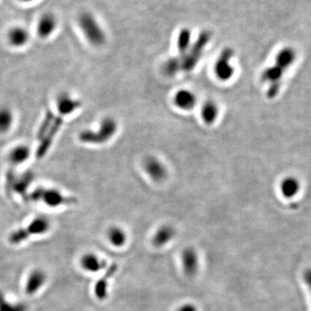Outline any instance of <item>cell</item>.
Wrapping results in <instances>:
<instances>
[{
    "label": "cell",
    "instance_id": "obj_1",
    "mask_svg": "<svg viewBox=\"0 0 311 311\" xmlns=\"http://www.w3.org/2000/svg\"><path fill=\"white\" fill-rule=\"evenodd\" d=\"M211 37H212L211 32L208 30L202 31L199 35L197 39L195 40L194 44L190 45L188 51L182 57H177L180 60L181 71L190 72L195 70Z\"/></svg>",
    "mask_w": 311,
    "mask_h": 311
},
{
    "label": "cell",
    "instance_id": "obj_2",
    "mask_svg": "<svg viewBox=\"0 0 311 311\" xmlns=\"http://www.w3.org/2000/svg\"><path fill=\"white\" fill-rule=\"evenodd\" d=\"M117 130L118 124L116 120L111 117H106L101 121L97 131L85 130L79 133V140L86 144L100 145L112 139L117 133Z\"/></svg>",
    "mask_w": 311,
    "mask_h": 311
},
{
    "label": "cell",
    "instance_id": "obj_3",
    "mask_svg": "<svg viewBox=\"0 0 311 311\" xmlns=\"http://www.w3.org/2000/svg\"><path fill=\"white\" fill-rule=\"evenodd\" d=\"M27 199L31 202H43L50 208L72 205L77 203V199L65 196L57 189H45L43 187L37 188L30 195H27Z\"/></svg>",
    "mask_w": 311,
    "mask_h": 311
},
{
    "label": "cell",
    "instance_id": "obj_4",
    "mask_svg": "<svg viewBox=\"0 0 311 311\" xmlns=\"http://www.w3.org/2000/svg\"><path fill=\"white\" fill-rule=\"evenodd\" d=\"M50 228V222L46 217L40 216L34 219L29 225L14 231L9 236V241L12 245H19L30 238L31 236H37L46 233Z\"/></svg>",
    "mask_w": 311,
    "mask_h": 311
},
{
    "label": "cell",
    "instance_id": "obj_5",
    "mask_svg": "<svg viewBox=\"0 0 311 311\" xmlns=\"http://www.w3.org/2000/svg\"><path fill=\"white\" fill-rule=\"evenodd\" d=\"M79 24L91 44L94 46H101L106 42L105 33L92 14L83 12L79 17Z\"/></svg>",
    "mask_w": 311,
    "mask_h": 311
},
{
    "label": "cell",
    "instance_id": "obj_6",
    "mask_svg": "<svg viewBox=\"0 0 311 311\" xmlns=\"http://www.w3.org/2000/svg\"><path fill=\"white\" fill-rule=\"evenodd\" d=\"M233 57V50L231 48H226L222 50L215 65L216 77L222 81H228L234 75V69L231 64Z\"/></svg>",
    "mask_w": 311,
    "mask_h": 311
},
{
    "label": "cell",
    "instance_id": "obj_7",
    "mask_svg": "<svg viewBox=\"0 0 311 311\" xmlns=\"http://www.w3.org/2000/svg\"><path fill=\"white\" fill-rule=\"evenodd\" d=\"M144 169L154 182H162L167 176V169L157 157L150 156L144 160Z\"/></svg>",
    "mask_w": 311,
    "mask_h": 311
},
{
    "label": "cell",
    "instance_id": "obj_8",
    "mask_svg": "<svg viewBox=\"0 0 311 311\" xmlns=\"http://www.w3.org/2000/svg\"><path fill=\"white\" fill-rule=\"evenodd\" d=\"M182 264L183 271L188 276H195L198 272L199 258L195 249L186 248L182 253Z\"/></svg>",
    "mask_w": 311,
    "mask_h": 311
},
{
    "label": "cell",
    "instance_id": "obj_9",
    "mask_svg": "<svg viewBox=\"0 0 311 311\" xmlns=\"http://www.w3.org/2000/svg\"><path fill=\"white\" fill-rule=\"evenodd\" d=\"M47 280V275L45 272L37 269L30 272L27 278L25 284V292L26 294L32 296L36 294L40 289L43 287Z\"/></svg>",
    "mask_w": 311,
    "mask_h": 311
},
{
    "label": "cell",
    "instance_id": "obj_10",
    "mask_svg": "<svg viewBox=\"0 0 311 311\" xmlns=\"http://www.w3.org/2000/svg\"><path fill=\"white\" fill-rule=\"evenodd\" d=\"M174 102L179 109L189 111L196 106L197 98L195 93L189 90H179L174 97Z\"/></svg>",
    "mask_w": 311,
    "mask_h": 311
},
{
    "label": "cell",
    "instance_id": "obj_11",
    "mask_svg": "<svg viewBox=\"0 0 311 311\" xmlns=\"http://www.w3.org/2000/svg\"><path fill=\"white\" fill-rule=\"evenodd\" d=\"M118 270L116 264H112L109 268L106 270L102 278L99 279L94 286V294L99 300L106 299L108 292V280L115 274Z\"/></svg>",
    "mask_w": 311,
    "mask_h": 311
},
{
    "label": "cell",
    "instance_id": "obj_12",
    "mask_svg": "<svg viewBox=\"0 0 311 311\" xmlns=\"http://www.w3.org/2000/svg\"><path fill=\"white\" fill-rule=\"evenodd\" d=\"M57 109L62 115H68L73 113L80 106V102L70 96V94L63 93L57 97Z\"/></svg>",
    "mask_w": 311,
    "mask_h": 311
},
{
    "label": "cell",
    "instance_id": "obj_13",
    "mask_svg": "<svg viewBox=\"0 0 311 311\" xmlns=\"http://www.w3.org/2000/svg\"><path fill=\"white\" fill-rule=\"evenodd\" d=\"M80 265L86 272H98L106 268V262L99 258L96 254L86 253L83 255L80 259Z\"/></svg>",
    "mask_w": 311,
    "mask_h": 311
},
{
    "label": "cell",
    "instance_id": "obj_14",
    "mask_svg": "<svg viewBox=\"0 0 311 311\" xmlns=\"http://www.w3.org/2000/svg\"><path fill=\"white\" fill-rule=\"evenodd\" d=\"M279 189L285 198H292L300 191L301 184L299 180L294 176H286L280 182Z\"/></svg>",
    "mask_w": 311,
    "mask_h": 311
},
{
    "label": "cell",
    "instance_id": "obj_15",
    "mask_svg": "<svg viewBox=\"0 0 311 311\" xmlns=\"http://www.w3.org/2000/svg\"><path fill=\"white\" fill-rule=\"evenodd\" d=\"M175 231L173 227L169 225L162 226L154 234L153 244L156 247L164 246L175 238Z\"/></svg>",
    "mask_w": 311,
    "mask_h": 311
},
{
    "label": "cell",
    "instance_id": "obj_16",
    "mask_svg": "<svg viewBox=\"0 0 311 311\" xmlns=\"http://www.w3.org/2000/svg\"><path fill=\"white\" fill-rule=\"evenodd\" d=\"M297 58V53L291 47L283 48L275 58V63L282 67L285 70H288L293 65Z\"/></svg>",
    "mask_w": 311,
    "mask_h": 311
},
{
    "label": "cell",
    "instance_id": "obj_17",
    "mask_svg": "<svg viewBox=\"0 0 311 311\" xmlns=\"http://www.w3.org/2000/svg\"><path fill=\"white\" fill-rule=\"evenodd\" d=\"M202 119L206 125L210 126L216 121L219 115V106L215 101L209 99L202 105L201 111Z\"/></svg>",
    "mask_w": 311,
    "mask_h": 311
},
{
    "label": "cell",
    "instance_id": "obj_18",
    "mask_svg": "<svg viewBox=\"0 0 311 311\" xmlns=\"http://www.w3.org/2000/svg\"><path fill=\"white\" fill-rule=\"evenodd\" d=\"M57 26V19L51 14H45L41 17L37 26V31L40 37L46 38L50 37Z\"/></svg>",
    "mask_w": 311,
    "mask_h": 311
},
{
    "label": "cell",
    "instance_id": "obj_19",
    "mask_svg": "<svg viewBox=\"0 0 311 311\" xmlns=\"http://www.w3.org/2000/svg\"><path fill=\"white\" fill-rule=\"evenodd\" d=\"M30 155V150L28 146L24 145L14 147L13 149L10 151L8 155V160L10 164L13 166H17L21 163H23L26 160H28Z\"/></svg>",
    "mask_w": 311,
    "mask_h": 311
},
{
    "label": "cell",
    "instance_id": "obj_20",
    "mask_svg": "<svg viewBox=\"0 0 311 311\" xmlns=\"http://www.w3.org/2000/svg\"><path fill=\"white\" fill-rule=\"evenodd\" d=\"M62 124H63V118H57L55 123L51 126L50 132L48 133L46 138L43 139V143L41 144L39 149L37 151V156L38 157L43 156L47 153V151H48L49 147L51 145V143H52L54 137L57 134L60 126H62Z\"/></svg>",
    "mask_w": 311,
    "mask_h": 311
},
{
    "label": "cell",
    "instance_id": "obj_21",
    "mask_svg": "<svg viewBox=\"0 0 311 311\" xmlns=\"http://www.w3.org/2000/svg\"><path fill=\"white\" fill-rule=\"evenodd\" d=\"M29 33L25 29L16 27L10 30L8 34V39L11 45L15 47H21L24 45L29 40Z\"/></svg>",
    "mask_w": 311,
    "mask_h": 311
},
{
    "label": "cell",
    "instance_id": "obj_22",
    "mask_svg": "<svg viewBox=\"0 0 311 311\" xmlns=\"http://www.w3.org/2000/svg\"><path fill=\"white\" fill-rule=\"evenodd\" d=\"M107 238L113 246L121 247L126 245L127 236L126 232L119 227H112L107 233Z\"/></svg>",
    "mask_w": 311,
    "mask_h": 311
},
{
    "label": "cell",
    "instance_id": "obj_23",
    "mask_svg": "<svg viewBox=\"0 0 311 311\" xmlns=\"http://www.w3.org/2000/svg\"><path fill=\"white\" fill-rule=\"evenodd\" d=\"M30 308L25 303H13L7 300L5 296L0 292V311H29Z\"/></svg>",
    "mask_w": 311,
    "mask_h": 311
},
{
    "label": "cell",
    "instance_id": "obj_24",
    "mask_svg": "<svg viewBox=\"0 0 311 311\" xmlns=\"http://www.w3.org/2000/svg\"><path fill=\"white\" fill-rule=\"evenodd\" d=\"M177 50L179 51V57H182L188 51L191 45V32L188 29H183L179 32L177 37Z\"/></svg>",
    "mask_w": 311,
    "mask_h": 311
},
{
    "label": "cell",
    "instance_id": "obj_25",
    "mask_svg": "<svg viewBox=\"0 0 311 311\" xmlns=\"http://www.w3.org/2000/svg\"><path fill=\"white\" fill-rule=\"evenodd\" d=\"M13 123V114L8 107L0 108V133H8Z\"/></svg>",
    "mask_w": 311,
    "mask_h": 311
},
{
    "label": "cell",
    "instance_id": "obj_26",
    "mask_svg": "<svg viewBox=\"0 0 311 311\" xmlns=\"http://www.w3.org/2000/svg\"><path fill=\"white\" fill-rule=\"evenodd\" d=\"M33 175L31 173H26L21 176V178L18 180H15L13 186H12V191L18 193L19 195H26L27 189L30 186V182H32Z\"/></svg>",
    "mask_w": 311,
    "mask_h": 311
},
{
    "label": "cell",
    "instance_id": "obj_27",
    "mask_svg": "<svg viewBox=\"0 0 311 311\" xmlns=\"http://www.w3.org/2000/svg\"><path fill=\"white\" fill-rule=\"evenodd\" d=\"M162 71L166 77H175L176 74L181 71V64L178 57H172L167 60L162 65Z\"/></svg>",
    "mask_w": 311,
    "mask_h": 311
},
{
    "label": "cell",
    "instance_id": "obj_28",
    "mask_svg": "<svg viewBox=\"0 0 311 311\" xmlns=\"http://www.w3.org/2000/svg\"><path fill=\"white\" fill-rule=\"evenodd\" d=\"M177 311H198L197 308L195 305H192V304H186V305H182L180 308L177 310Z\"/></svg>",
    "mask_w": 311,
    "mask_h": 311
},
{
    "label": "cell",
    "instance_id": "obj_29",
    "mask_svg": "<svg viewBox=\"0 0 311 311\" xmlns=\"http://www.w3.org/2000/svg\"><path fill=\"white\" fill-rule=\"evenodd\" d=\"M305 280L311 292V269H310V270L305 272Z\"/></svg>",
    "mask_w": 311,
    "mask_h": 311
},
{
    "label": "cell",
    "instance_id": "obj_30",
    "mask_svg": "<svg viewBox=\"0 0 311 311\" xmlns=\"http://www.w3.org/2000/svg\"><path fill=\"white\" fill-rule=\"evenodd\" d=\"M23 1H28L29 2V1H31V0H23Z\"/></svg>",
    "mask_w": 311,
    "mask_h": 311
}]
</instances>
